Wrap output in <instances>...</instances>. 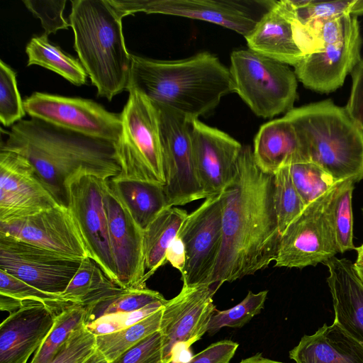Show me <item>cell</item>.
Masks as SVG:
<instances>
[{"label":"cell","mask_w":363,"mask_h":363,"mask_svg":"<svg viewBox=\"0 0 363 363\" xmlns=\"http://www.w3.org/2000/svg\"><path fill=\"white\" fill-rule=\"evenodd\" d=\"M345 181L307 204L281 234L275 267L316 266L338 253L333 220L335 200Z\"/></svg>","instance_id":"9"},{"label":"cell","mask_w":363,"mask_h":363,"mask_svg":"<svg viewBox=\"0 0 363 363\" xmlns=\"http://www.w3.org/2000/svg\"><path fill=\"white\" fill-rule=\"evenodd\" d=\"M233 92L253 113L273 118L294 108L297 77L289 67L249 48L234 50L229 68Z\"/></svg>","instance_id":"7"},{"label":"cell","mask_w":363,"mask_h":363,"mask_svg":"<svg viewBox=\"0 0 363 363\" xmlns=\"http://www.w3.org/2000/svg\"><path fill=\"white\" fill-rule=\"evenodd\" d=\"M321 48L305 55L294 73L305 87L320 93L340 88L361 58L362 40L357 17L345 16L313 23Z\"/></svg>","instance_id":"8"},{"label":"cell","mask_w":363,"mask_h":363,"mask_svg":"<svg viewBox=\"0 0 363 363\" xmlns=\"http://www.w3.org/2000/svg\"><path fill=\"white\" fill-rule=\"evenodd\" d=\"M208 285L182 286L180 292L164 305L159 331L162 335L163 363H171L177 352L189 350L207 333L215 312Z\"/></svg>","instance_id":"15"},{"label":"cell","mask_w":363,"mask_h":363,"mask_svg":"<svg viewBox=\"0 0 363 363\" xmlns=\"http://www.w3.org/2000/svg\"><path fill=\"white\" fill-rule=\"evenodd\" d=\"M352 86L345 109L363 131V60L351 72Z\"/></svg>","instance_id":"44"},{"label":"cell","mask_w":363,"mask_h":363,"mask_svg":"<svg viewBox=\"0 0 363 363\" xmlns=\"http://www.w3.org/2000/svg\"><path fill=\"white\" fill-rule=\"evenodd\" d=\"M245 38L249 49L287 65L295 67L305 57L280 1H277Z\"/></svg>","instance_id":"24"},{"label":"cell","mask_w":363,"mask_h":363,"mask_svg":"<svg viewBox=\"0 0 363 363\" xmlns=\"http://www.w3.org/2000/svg\"><path fill=\"white\" fill-rule=\"evenodd\" d=\"M26 52L28 55L27 66L37 65L43 67L76 86L86 83L88 75L79 60L50 42L45 35L31 38L26 47Z\"/></svg>","instance_id":"28"},{"label":"cell","mask_w":363,"mask_h":363,"mask_svg":"<svg viewBox=\"0 0 363 363\" xmlns=\"http://www.w3.org/2000/svg\"><path fill=\"white\" fill-rule=\"evenodd\" d=\"M26 114L23 100L19 94L16 73L0 60V121L5 127L12 126Z\"/></svg>","instance_id":"39"},{"label":"cell","mask_w":363,"mask_h":363,"mask_svg":"<svg viewBox=\"0 0 363 363\" xmlns=\"http://www.w3.org/2000/svg\"><path fill=\"white\" fill-rule=\"evenodd\" d=\"M154 105L158 115L165 177L164 189L168 206H183L206 199L193 157V121L168 107Z\"/></svg>","instance_id":"11"},{"label":"cell","mask_w":363,"mask_h":363,"mask_svg":"<svg viewBox=\"0 0 363 363\" xmlns=\"http://www.w3.org/2000/svg\"><path fill=\"white\" fill-rule=\"evenodd\" d=\"M274 202L279 232L281 234L289 223L303 210L301 199L290 173L289 164L274 174Z\"/></svg>","instance_id":"34"},{"label":"cell","mask_w":363,"mask_h":363,"mask_svg":"<svg viewBox=\"0 0 363 363\" xmlns=\"http://www.w3.org/2000/svg\"><path fill=\"white\" fill-rule=\"evenodd\" d=\"M187 216L184 209L168 206L144 230L145 264L148 270L145 274L147 279L167 262V250Z\"/></svg>","instance_id":"27"},{"label":"cell","mask_w":363,"mask_h":363,"mask_svg":"<svg viewBox=\"0 0 363 363\" xmlns=\"http://www.w3.org/2000/svg\"><path fill=\"white\" fill-rule=\"evenodd\" d=\"M26 113L60 128L114 142L122 132L121 113L91 99L34 92L23 100Z\"/></svg>","instance_id":"12"},{"label":"cell","mask_w":363,"mask_h":363,"mask_svg":"<svg viewBox=\"0 0 363 363\" xmlns=\"http://www.w3.org/2000/svg\"><path fill=\"white\" fill-rule=\"evenodd\" d=\"M78 363H108L104 354L96 349L86 358Z\"/></svg>","instance_id":"47"},{"label":"cell","mask_w":363,"mask_h":363,"mask_svg":"<svg viewBox=\"0 0 363 363\" xmlns=\"http://www.w3.org/2000/svg\"><path fill=\"white\" fill-rule=\"evenodd\" d=\"M86 309L73 304L55 317L54 325L30 363H50L70 334L85 325Z\"/></svg>","instance_id":"32"},{"label":"cell","mask_w":363,"mask_h":363,"mask_svg":"<svg viewBox=\"0 0 363 363\" xmlns=\"http://www.w3.org/2000/svg\"><path fill=\"white\" fill-rule=\"evenodd\" d=\"M166 261L178 269L181 274L183 272L186 264V251L184 243L178 235L167 250Z\"/></svg>","instance_id":"46"},{"label":"cell","mask_w":363,"mask_h":363,"mask_svg":"<svg viewBox=\"0 0 363 363\" xmlns=\"http://www.w3.org/2000/svg\"><path fill=\"white\" fill-rule=\"evenodd\" d=\"M268 291H262L256 294L250 291L245 298L233 308L224 311L216 309L210 320L207 333L209 335H214L224 327H242L261 312Z\"/></svg>","instance_id":"36"},{"label":"cell","mask_w":363,"mask_h":363,"mask_svg":"<svg viewBox=\"0 0 363 363\" xmlns=\"http://www.w3.org/2000/svg\"><path fill=\"white\" fill-rule=\"evenodd\" d=\"M252 150L258 167L272 174L283 166L308 161L294 126L284 116L260 127Z\"/></svg>","instance_id":"25"},{"label":"cell","mask_w":363,"mask_h":363,"mask_svg":"<svg viewBox=\"0 0 363 363\" xmlns=\"http://www.w3.org/2000/svg\"><path fill=\"white\" fill-rule=\"evenodd\" d=\"M66 0L60 1H23L26 7L34 16L39 18L44 29V35L55 34L57 31L67 29L69 22L63 16Z\"/></svg>","instance_id":"42"},{"label":"cell","mask_w":363,"mask_h":363,"mask_svg":"<svg viewBox=\"0 0 363 363\" xmlns=\"http://www.w3.org/2000/svg\"><path fill=\"white\" fill-rule=\"evenodd\" d=\"M289 169L294 184L306 206L338 182L311 161L291 164Z\"/></svg>","instance_id":"35"},{"label":"cell","mask_w":363,"mask_h":363,"mask_svg":"<svg viewBox=\"0 0 363 363\" xmlns=\"http://www.w3.org/2000/svg\"><path fill=\"white\" fill-rule=\"evenodd\" d=\"M355 250L357 251V259L354 265L363 268V244L356 247Z\"/></svg>","instance_id":"49"},{"label":"cell","mask_w":363,"mask_h":363,"mask_svg":"<svg viewBox=\"0 0 363 363\" xmlns=\"http://www.w3.org/2000/svg\"><path fill=\"white\" fill-rule=\"evenodd\" d=\"M0 234L71 259H83L89 257L69 208L63 206L58 205L23 218L0 223Z\"/></svg>","instance_id":"19"},{"label":"cell","mask_w":363,"mask_h":363,"mask_svg":"<svg viewBox=\"0 0 363 363\" xmlns=\"http://www.w3.org/2000/svg\"><path fill=\"white\" fill-rule=\"evenodd\" d=\"M0 294L18 301H35L43 303L57 315L74 304L65 299L62 295L43 291L1 269H0Z\"/></svg>","instance_id":"38"},{"label":"cell","mask_w":363,"mask_h":363,"mask_svg":"<svg viewBox=\"0 0 363 363\" xmlns=\"http://www.w3.org/2000/svg\"><path fill=\"white\" fill-rule=\"evenodd\" d=\"M163 308L118 331L96 336V347L108 362L160 330Z\"/></svg>","instance_id":"31"},{"label":"cell","mask_w":363,"mask_h":363,"mask_svg":"<svg viewBox=\"0 0 363 363\" xmlns=\"http://www.w3.org/2000/svg\"><path fill=\"white\" fill-rule=\"evenodd\" d=\"M131 88L192 121L211 113L233 92L229 69L208 52L178 60L132 55Z\"/></svg>","instance_id":"3"},{"label":"cell","mask_w":363,"mask_h":363,"mask_svg":"<svg viewBox=\"0 0 363 363\" xmlns=\"http://www.w3.org/2000/svg\"><path fill=\"white\" fill-rule=\"evenodd\" d=\"M355 182L345 180L335 200L333 220L338 252L355 249L353 242L352 193Z\"/></svg>","instance_id":"37"},{"label":"cell","mask_w":363,"mask_h":363,"mask_svg":"<svg viewBox=\"0 0 363 363\" xmlns=\"http://www.w3.org/2000/svg\"><path fill=\"white\" fill-rule=\"evenodd\" d=\"M104 181L91 175H82L72 179L67 187V208L79 228L89 256L117 284L104 205Z\"/></svg>","instance_id":"16"},{"label":"cell","mask_w":363,"mask_h":363,"mask_svg":"<svg viewBox=\"0 0 363 363\" xmlns=\"http://www.w3.org/2000/svg\"><path fill=\"white\" fill-rule=\"evenodd\" d=\"M223 206V193L205 199L188 214L179 230L186 251L181 274L184 286H209L222 246Z\"/></svg>","instance_id":"13"},{"label":"cell","mask_w":363,"mask_h":363,"mask_svg":"<svg viewBox=\"0 0 363 363\" xmlns=\"http://www.w3.org/2000/svg\"><path fill=\"white\" fill-rule=\"evenodd\" d=\"M103 193L117 284L125 289L147 287L144 230L133 219L107 180L104 181Z\"/></svg>","instance_id":"17"},{"label":"cell","mask_w":363,"mask_h":363,"mask_svg":"<svg viewBox=\"0 0 363 363\" xmlns=\"http://www.w3.org/2000/svg\"><path fill=\"white\" fill-rule=\"evenodd\" d=\"M125 17L138 12L213 23L246 37L276 0H109Z\"/></svg>","instance_id":"10"},{"label":"cell","mask_w":363,"mask_h":363,"mask_svg":"<svg viewBox=\"0 0 363 363\" xmlns=\"http://www.w3.org/2000/svg\"><path fill=\"white\" fill-rule=\"evenodd\" d=\"M81 261L0 234V269L43 291L61 295Z\"/></svg>","instance_id":"14"},{"label":"cell","mask_w":363,"mask_h":363,"mask_svg":"<svg viewBox=\"0 0 363 363\" xmlns=\"http://www.w3.org/2000/svg\"><path fill=\"white\" fill-rule=\"evenodd\" d=\"M239 363H284L263 357L262 353H257L253 356L242 359Z\"/></svg>","instance_id":"48"},{"label":"cell","mask_w":363,"mask_h":363,"mask_svg":"<svg viewBox=\"0 0 363 363\" xmlns=\"http://www.w3.org/2000/svg\"><path fill=\"white\" fill-rule=\"evenodd\" d=\"M69 23L74 49L97 96L108 101L128 91L132 65L123 16L109 0H72Z\"/></svg>","instance_id":"4"},{"label":"cell","mask_w":363,"mask_h":363,"mask_svg":"<svg viewBox=\"0 0 363 363\" xmlns=\"http://www.w3.org/2000/svg\"><path fill=\"white\" fill-rule=\"evenodd\" d=\"M96 349V336L86 325L73 331L50 363H78Z\"/></svg>","instance_id":"41"},{"label":"cell","mask_w":363,"mask_h":363,"mask_svg":"<svg viewBox=\"0 0 363 363\" xmlns=\"http://www.w3.org/2000/svg\"><path fill=\"white\" fill-rule=\"evenodd\" d=\"M238 344L225 340L211 344L184 363H230Z\"/></svg>","instance_id":"45"},{"label":"cell","mask_w":363,"mask_h":363,"mask_svg":"<svg viewBox=\"0 0 363 363\" xmlns=\"http://www.w3.org/2000/svg\"><path fill=\"white\" fill-rule=\"evenodd\" d=\"M289 1L296 18L306 26L318 21L363 14V0Z\"/></svg>","instance_id":"33"},{"label":"cell","mask_w":363,"mask_h":363,"mask_svg":"<svg viewBox=\"0 0 363 363\" xmlns=\"http://www.w3.org/2000/svg\"><path fill=\"white\" fill-rule=\"evenodd\" d=\"M128 91V99L121 113L122 132L116 143L121 172L113 179L164 186L157 108L138 89L131 88Z\"/></svg>","instance_id":"6"},{"label":"cell","mask_w":363,"mask_h":363,"mask_svg":"<svg viewBox=\"0 0 363 363\" xmlns=\"http://www.w3.org/2000/svg\"><path fill=\"white\" fill-rule=\"evenodd\" d=\"M274 179L256 164L252 148L243 146L233 179L223 192V242L209 283L216 291L274 262L281 233Z\"/></svg>","instance_id":"1"},{"label":"cell","mask_w":363,"mask_h":363,"mask_svg":"<svg viewBox=\"0 0 363 363\" xmlns=\"http://www.w3.org/2000/svg\"><path fill=\"white\" fill-rule=\"evenodd\" d=\"M164 304L155 302L138 311L104 315L88 323L86 328L95 336L114 333L139 322L162 308Z\"/></svg>","instance_id":"40"},{"label":"cell","mask_w":363,"mask_h":363,"mask_svg":"<svg viewBox=\"0 0 363 363\" xmlns=\"http://www.w3.org/2000/svg\"><path fill=\"white\" fill-rule=\"evenodd\" d=\"M289 357L295 363H363V345L333 321L303 335Z\"/></svg>","instance_id":"23"},{"label":"cell","mask_w":363,"mask_h":363,"mask_svg":"<svg viewBox=\"0 0 363 363\" xmlns=\"http://www.w3.org/2000/svg\"><path fill=\"white\" fill-rule=\"evenodd\" d=\"M167 301L160 292L147 287L123 289L84 306L86 309L85 325L104 315L132 312L155 302L166 303Z\"/></svg>","instance_id":"30"},{"label":"cell","mask_w":363,"mask_h":363,"mask_svg":"<svg viewBox=\"0 0 363 363\" xmlns=\"http://www.w3.org/2000/svg\"><path fill=\"white\" fill-rule=\"evenodd\" d=\"M58 205L26 158L15 152L0 149V223Z\"/></svg>","instance_id":"18"},{"label":"cell","mask_w":363,"mask_h":363,"mask_svg":"<svg viewBox=\"0 0 363 363\" xmlns=\"http://www.w3.org/2000/svg\"><path fill=\"white\" fill-rule=\"evenodd\" d=\"M292 124L308 161L337 182L363 179V131L330 99L294 108L284 116Z\"/></svg>","instance_id":"5"},{"label":"cell","mask_w":363,"mask_h":363,"mask_svg":"<svg viewBox=\"0 0 363 363\" xmlns=\"http://www.w3.org/2000/svg\"><path fill=\"white\" fill-rule=\"evenodd\" d=\"M22 307L0 325V363H27L42 345L57 315L45 303L21 301Z\"/></svg>","instance_id":"21"},{"label":"cell","mask_w":363,"mask_h":363,"mask_svg":"<svg viewBox=\"0 0 363 363\" xmlns=\"http://www.w3.org/2000/svg\"><path fill=\"white\" fill-rule=\"evenodd\" d=\"M108 363H163L160 332L149 335Z\"/></svg>","instance_id":"43"},{"label":"cell","mask_w":363,"mask_h":363,"mask_svg":"<svg viewBox=\"0 0 363 363\" xmlns=\"http://www.w3.org/2000/svg\"><path fill=\"white\" fill-rule=\"evenodd\" d=\"M355 269H356L357 273L359 279H361L362 282L363 283V268L355 266Z\"/></svg>","instance_id":"50"},{"label":"cell","mask_w":363,"mask_h":363,"mask_svg":"<svg viewBox=\"0 0 363 363\" xmlns=\"http://www.w3.org/2000/svg\"><path fill=\"white\" fill-rule=\"evenodd\" d=\"M122 289L93 259L87 257L82 259L77 272L61 295L72 303L86 306Z\"/></svg>","instance_id":"29"},{"label":"cell","mask_w":363,"mask_h":363,"mask_svg":"<svg viewBox=\"0 0 363 363\" xmlns=\"http://www.w3.org/2000/svg\"><path fill=\"white\" fill-rule=\"evenodd\" d=\"M1 150L26 158L59 205L67 207V185L91 175L104 180L118 176L121 166L114 142L81 134L36 118L11 127Z\"/></svg>","instance_id":"2"},{"label":"cell","mask_w":363,"mask_h":363,"mask_svg":"<svg viewBox=\"0 0 363 363\" xmlns=\"http://www.w3.org/2000/svg\"><path fill=\"white\" fill-rule=\"evenodd\" d=\"M333 300L334 322L363 345V283L354 263L334 257L323 263Z\"/></svg>","instance_id":"22"},{"label":"cell","mask_w":363,"mask_h":363,"mask_svg":"<svg viewBox=\"0 0 363 363\" xmlns=\"http://www.w3.org/2000/svg\"><path fill=\"white\" fill-rule=\"evenodd\" d=\"M107 182L143 230L168 207L162 185L113 178Z\"/></svg>","instance_id":"26"},{"label":"cell","mask_w":363,"mask_h":363,"mask_svg":"<svg viewBox=\"0 0 363 363\" xmlns=\"http://www.w3.org/2000/svg\"><path fill=\"white\" fill-rule=\"evenodd\" d=\"M192 152L205 198L222 194L233 179L242 145L199 119L192 121Z\"/></svg>","instance_id":"20"}]
</instances>
